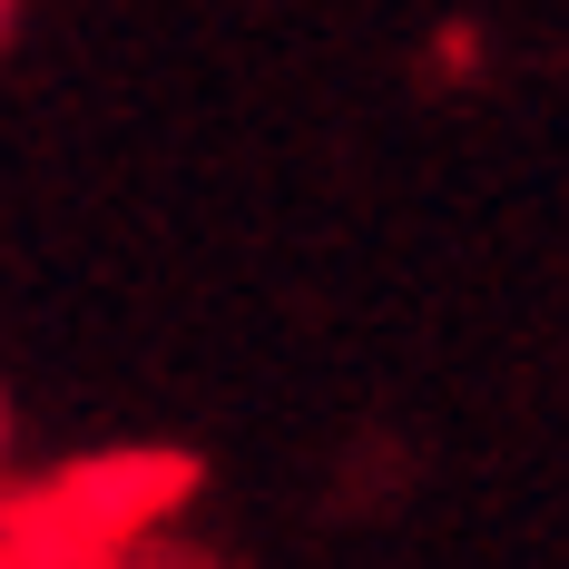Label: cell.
Here are the masks:
<instances>
[{
    "instance_id": "obj_1",
    "label": "cell",
    "mask_w": 569,
    "mask_h": 569,
    "mask_svg": "<svg viewBox=\"0 0 569 569\" xmlns=\"http://www.w3.org/2000/svg\"><path fill=\"white\" fill-rule=\"evenodd\" d=\"M0 30H10V0H0Z\"/></svg>"
}]
</instances>
